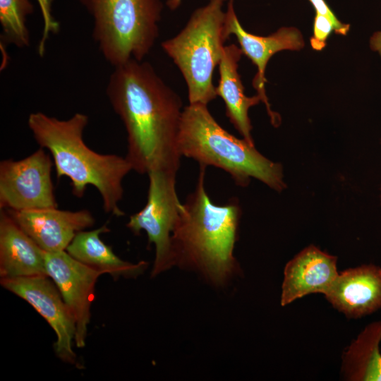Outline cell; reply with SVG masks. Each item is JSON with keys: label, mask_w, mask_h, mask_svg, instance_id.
I'll list each match as a JSON object with an SVG mask.
<instances>
[{"label": "cell", "mask_w": 381, "mask_h": 381, "mask_svg": "<svg viewBox=\"0 0 381 381\" xmlns=\"http://www.w3.org/2000/svg\"><path fill=\"white\" fill-rule=\"evenodd\" d=\"M110 104L127 135L125 157L140 174H177L181 155L178 135L183 113L180 96L147 62L131 59L114 67L107 87Z\"/></svg>", "instance_id": "6da1fadb"}, {"label": "cell", "mask_w": 381, "mask_h": 381, "mask_svg": "<svg viewBox=\"0 0 381 381\" xmlns=\"http://www.w3.org/2000/svg\"><path fill=\"white\" fill-rule=\"evenodd\" d=\"M205 169L200 166L195 188L181 204L171 235L174 262L222 286L237 269L234 250L241 207L236 198L222 205L211 201L205 187Z\"/></svg>", "instance_id": "7a4b0ae2"}, {"label": "cell", "mask_w": 381, "mask_h": 381, "mask_svg": "<svg viewBox=\"0 0 381 381\" xmlns=\"http://www.w3.org/2000/svg\"><path fill=\"white\" fill-rule=\"evenodd\" d=\"M88 121L83 113L61 120L37 111L29 115L28 124L37 144L49 152L57 178L70 179L74 196L83 198L87 187L94 186L104 211L123 216L119 202L123 196V181L132 171L131 165L125 157L101 154L85 144L83 133Z\"/></svg>", "instance_id": "3957f363"}, {"label": "cell", "mask_w": 381, "mask_h": 381, "mask_svg": "<svg viewBox=\"0 0 381 381\" xmlns=\"http://www.w3.org/2000/svg\"><path fill=\"white\" fill-rule=\"evenodd\" d=\"M177 143L181 157L224 170L237 186H247L254 178L277 191L286 187L282 165L223 128L207 104H189L183 108Z\"/></svg>", "instance_id": "277c9868"}, {"label": "cell", "mask_w": 381, "mask_h": 381, "mask_svg": "<svg viewBox=\"0 0 381 381\" xmlns=\"http://www.w3.org/2000/svg\"><path fill=\"white\" fill-rule=\"evenodd\" d=\"M224 3L222 0H208L192 13L178 35L161 44L186 83L189 104L207 105L217 97L213 73L228 39L224 30Z\"/></svg>", "instance_id": "5b68a950"}, {"label": "cell", "mask_w": 381, "mask_h": 381, "mask_svg": "<svg viewBox=\"0 0 381 381\" xmlns=\"http://www.w3.org/2000/svg\"><path fill=\"white\" fill-rule=\"evenodd\" d=\"M94 21L92 37L114 67L142 61L159 36L162 0H79Z\"/></svg>", "instance_id": "8992f818"}, {"label": "cell", "mask_w": 381, "mask_h": 381, "mask_svg": "<svg viewBox=\"0 0 381 381\" xmlns=\"http://www.w3.org/2000/svg\"><path fill=\"white\" fill-rule=\"evenodd\" d=\"M147 176L146 204L130 217L126 226L135 235L145 231L148 245L154 244L155 258L151 276L155 277L174 265L171 235L182 202L176 191V174L152 171Z\"/></svg>", "instance_id": "52a82bcc"}, {"label": "cell", "mask_w": 381, "mask_h": 381, "mask_svg": "<svg viewBox=\"0 0 381 381\" xmlns=\"http://www.w3.org/2000/svg\"><path fill=\"white\" fill-rule=\"evenodd\" d=\"M54 162L44 148L29 156L0 162V210L57 207L52 179Z\"/></svg>", "instance_id": "ba28073f"}, {"label": "cell", "mask_w": 381, "mask_h": 381, "mask_svg": "<svg viewBox=\"0 0 381 381\" xmlns=\"http://www.w3.org/2000/svg\"><path fill=\"white\" fill-rule=\"evenodd\" d=\"M0 283L30 304L54 330L56 341L54 347L57 357L63 362L77 365V356L73 349L75 320L51 278L47 275L1 278Z\"/></svg>", "instance_id": "9c48e42d"}, {"label": "cell", "mask_w": 381, "mask_h": 381, "mask_svg": "<svg viewBox=\"0 0 381 381\" xmlns=\"http://www.w3.org/2000/svg\"><path fill=\"white\" fill-rule=\"evenodd\" d=\"M47 276L56 284L75 323L74 343L85 346L96 282L103 273L78 261L66 250L45 252Z\"/></svg>", "instance_id": "30bf717a"}, {"label": "cell", "mask_w": 381, "mask_h": 381, "mask_svg": "<svg viewBox=\"0 0 381 381\" xmlns=\"http://www.w3.org/2000/svg\"><path fill=\"white\" fill-rule=\"evenodd\" d=\"M224 30L227 38L234 35L243 52L257 67L253 85L262 102L265 104L271 123L277 127L280 123V116L271 109L265 92V69L271 57L283 50H300L305 42L301 32L294 27H282L268 36H258L247 32L237 17L234 0H228L225 11Z\"/></svg>", "instance_id": "8fae6325"}, {"label": "cell", "mask_w": 381, "mask_h": 381, "mask_svg": "<svg viewBox=\"0 0 381 381\" xmlns=\"http://www.w3.org/2000/svg\"><path fill=\"white\" fill-rule=\"evenodd\" d=\"M6 211L17 224L48 253L66 250L78 232L92 227L95 222L87 210L70 211L54 207Z\"/></svg>", "instance_id": "7c38bea8"}, {"label": "cell", "mask_w": 381, "mask_h": 381, "mask_svg": "<svg viewBox=\"0 0 381 381\" xmlns=\"http://www.w3.org/2000/svg\"><path fill=\"white\" fill-rule=\"evenodd\" d=\"M338 274L336 257L313 246L306 248L285 267L281 305H289L311 294L325 295Z\"/></svg>", "instance_id": "4fadbf2b"}, {"label": "cell", "mask_w": 381, "mask_h": 381, "mask_svg": "<svg viewBox=\"0 0 381 381\" xmlns=\"http://www.w3.org/2000/svg\"><path fill=\"white\" fill-rule=\"evenodd\" d=\"M327 300L349 318H361L381 308V267L363 265L339 274Z\"/></svg>", "instance_id": "5bb4252c"}, {"label": "cell", "mask_w": 381, "mask_h": 381, "mask_svg": "<svg viewBox=\"0 0 381 381\" xmlns=\"http://www.w3.org/2000/svg\"><path fill=\"white\" fill-rule=\"evenodd\" d=\"M45 251L13 220L0 212V278L47 275Z\"/></svg>", "instance_id": "9a60e30c"}, {"label": "cell", "mask_w": 381, "mask_h": 381, "mask_svg": "<svg viewBox=\"0 0 381 381\" xmlns=\"http://www.w3.org/2000/svg\"><path fill=\"white\" fill-rule=\"evenodd\" d=\"M242 55L241 49L234 44L224 47L218 65L219 80L217 86H215V92L217 96L220 97L224 102L226 115L231 123L243 139L254 145L248 110L262 102V99L258 95L253 97L245 95L238 71Z\"/></svg>", "instance_id": "2e32d148"}, {"label": "cell", "mask_w": 381, "mask_h": 381, "mask_svg": "<svg viewBox=\"0 0 381 381\" xmlns=\"http://www.w3.org/2000/svg\"><path fill=\"white\" fill-rule=\"evenodd\" d=\"M109 231L107 224L93 230L80 231L76 234L66 251L78 261L103 274H109L114 279L141 274L147 266L146 262L131 263L125 261L101 239L100 235Z\"/></svg>", "instance_id": "e0dca14e"}, {"label": "cell", "mask_w": 381, "mask_h": 381, "mask_svg": "<svg viewBox=\"0 0 381 381\" xmlns=\"http://www.w3.org/2000/svg\"><path fill=\"white\" fill-rule=\"evenodd\" d=\"M381 321L369 324L344 353L343 368L350 380L381 381Z\"/></svg>", "instance_id": "ac0fdd59"}, {"label": "cell", "mask_w": 381, "mask_h": 381, "mask_svg": "<svg viewBox=\"0 0 381 381\" xmlns=\"http://www.w3.org/2000/svg\"><path fill=\"white\" fill-rule=\"evenodd\" d=\"M33 11L34 6L30 0H0L1 39L4 42L18 48L29 46L26 22Z\"/></svg>", "instance_id": "d6986e66"}, {"label": "cell", "mask_w": 381, "mask_h": 381, "mask_svg": "<svg viewBox=\"0 0 381 381\" xmlns=\"http://www.w3.org/2000/svg\"><path fill=\"white\" fill-rule=\"evenodd\" d=\"M334 30V25L329 18L315 13L313 35L310 39L312 48L316 51L322 50L327 45V39Z\"/></svg>", "instance_id": "ffe728a7"}, {"label": "cell", "mask_w": 381, "mask_h": 381, "mask_svg": "<svg viewBox=\"0 0 381 381\" xmlns=\"http://www.w3.org/2000/svg\"><path fill=\"white\" fill-rule=\"evenodd\" d=\"M43 20V30L38 46V54L42 56L45 51V44L50 34L59 31V25L52 14V4L53 0H37Z\"/></svg>", "instance_id": "44dd1931"}, {"label": "cell", "mask_w": 381, "mask_h": 381, "mask_svg": "<svg viewBox=\"0 0 381 381\" xmlns=\"http://www.w3.org/2000/svg\"><path fill=\"white\" fill-rule=\"evenodd\" d=\"M315 8V13L329 18L334 25V32L346 35L350 30V25L343 23L335 16L325 0H308Z\"/></svg>", "instance_id": "7402d4cb"}, {"label": "cell", "mask_w": 381, "mask_h": 381, "mask_svg": "<svg viewBox=\"0 0 381 381\" xmlns=\"http://www.w3.org/2000/svg\"><path fill=\"white\" fill-rule=\"evenodd\" d=\"M370 49L379 54L381 57V30L373 34L370 39Z\"/></svg>", "instance_id": "603a6c76"}, {"label": "cell", "mask_w": 381, "mask_h": 381, "mask_svg": "<svg viewBox=\"0 0 381 381\" xmlns=\"http://www.w3.org/2000/svg\"><path fill=\"white\" fill-rule=\"evenodd\" d=\"M182 1L183 0H167L166 2V4L170 10L174 11L179 7ZM222 1L225 2L226 1H228V0H222Z\"/></svg>", "instance_id": "cb8c5ba5"}, {"label": "cell", "mask_w": 381, "mask_h": 381, "mask_svg": "<svg viewBox=\"0 0 381 381\" xmlns=\"http://www.w3.org/2000/svg\"><path fill=\"white\" fill-rule=\"evenodd\" d=\"M380 199H381V197H380Z\"/></svg>", "instance_id": "d4e9b609"}]
</instances>
